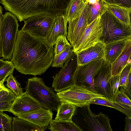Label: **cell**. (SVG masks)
Returning a JSON list of instances; mask_svg holds the SVG:
<instances>
[{"instance_id":"6da1fadb","label":"cell","mask_w":131,"mask_h":131,"mask_svg":"<svg viewBox=\"0 0 131 131\" xmlns=\"http://www.w3.org/2000/svg\"><path fill=\"white\" fill-rule=\"evenodd\" d=\"M54 56L53 47H49L45 40L28 31H18L10 59L17 71L41 75L50 67Z\"/></svg>"},{"instance_id":"7a4b0ae2","label":"cell","mask_w":131,"mask_h":131,"mask_svg":"<svg viewBox=\"0 0 131 131\" xmlns=\"http://www.w3.org/2000/svg\"><path fill=\"white\" fill-rule=\"evenodd\" d=\"M69 0H0L5 9L20 22L45 14H64Z\"/></svg>"},{"instance_id":"3957f363","label":"cell","mask_w":131,"mask_h":131,"mask_svg":"<svg viewBox=\"0 0 131 131\" xmlns=\"http://www.w3.org/2000/svg\"><path fill=\"white\" fill-rule=\"evenodd\" d=\"M25 92L44 108L57 111L60 101L52 88L45 85L42 78L34 76L27 79Z\"/></svg>"},{"instance_id":"277c9868","label":"cell","mask_w":131,"mask_h":131,"mask_svg":"<svg viewBox=\"0 0 131 131\" xmlns=\"http://www.w3.org/2000/svg\"><path fill=\"white\" fill-rule=\"evenodd\" d=\"M110 121L105 114L93 113L90 105L76 107L72 117V121L81 131H112Z\"/></svg>"},{"instance_id":"5b68a950","label":"cell","mask_w":131,"mask_h":131,"mask_svg":"<svg viewBox=\"0 0 131 131\" xmlns=\"http://www.w3.org/2000/svg\"><path fill=\"white\" fill-rule=\"evenodd\" d=\"M100 16L103 26L102 36L100 41L104 44L131 39V25L125 24L103 8Z\"/></svg>"},{"instance_id":"8992f818","label":"cell","mask_w":131,"mask_h":131,"mask_svg":"<svg viewBox=\"0 0 131 131\" xmlns=\"http://www.w3.org/2000/svg\"><path fill=\"white\" fill-rule=\"evenodd\" d=\"M19 24L16 17L9 12L3 15L2 21L1 41L2 57L10 60L12 57L18 31Z\"/></svg>"},{"instance_id":"52a82bcc","label":"cell","mask_w":131,"mask_h":131,"mask_svg":"<svg viewBox=\"0 0 131 131\" xmlns=\"http://www.w3.org/2000/svg\"><path fill=\"white\" fill-rule=\"evenodd\" d=\"M60 102L72 104L76 107L90 105V102L96 98H105L83 85H75L56 93Z\"/></svg>"},{"instance_id":"ba28073f","label":"cell","mask_w":131,"mask_h":131,"mask_svg":"<svg viewBox=\"0 0 131 131\" xmlns=\"http://www.w3.org/2000/svg\"><path fill=\"white\" fill-rule=\"evenodd\" d=\"M57 15L45 14L29 18L24 21V25L21 29L46 40L52 31Z\"/></svg>"},{"instance_id":"9c48e42d","label":"cell","mask_w":131,"mask_h":131,"mask_svg":"<svg viewBox=\"0 0 131 131\" xmlns=\"http://www.w3.org/2000/svg\"><path fill=\"white\" fill-rule=\"evenodd\" d=\"M78 66L76 54L66 61L60 71L52 77V88L54 91L59 92L74 85V77Z\"/></svg>"},{"instance_id":"30bf717a","label":"cell","mask_w":131,"mask_h":131,"mask_svg":"<svg viewBox=\"0 0 131 131\" xmlns=\"http://www.w3.org/2000/svg\"><path fill=\"white\" fill-rule=\"evenodd\" d=\"M112 76L111 64L104 59L101 67L94 76L93 82L97 93L106 99L114 101L109 83Z\"/></svg>"},{"instance_id":"8fae6325","label":"cell","mask_w":131,"mask_h":131,"mask_svg":"<svg viewBox=\"0 0 131 131\" xmlns=\"http://www.w3.org/2000/svg\"><path fill=\"white\" fill-rule=\"evenodd\" d=\"M88 3L87 0L85 1L77 17L68 22L67 37L74 51L76 48L88 25L86 17Z\"/></svg>"},{"instance_id":"7c38bea8","label":"cell","mask_w":131,"mask_h":131,"mask_svg":"<svg viewBox=\"0 0 131 131\" xmlns=\"http://www.w3.org/2000/svg\"><path fill=\"white\" fill-rule=\"evenodd\" d=\"M103 26L100 15L88 25L74 52L76 53L93 46L100 41Z\"/></svg>"},{"instance_id":"4fadbf2b","label":"cell","mask_w":131,"mask_h":131,"mask_svg":"<svg viewBox=\"0 0 131 131\" xmlns=\"http://www.w3.org/2000/svg\"><path fill=\"white\" fill-rule=\"evenodd\" d=\"M104 59L78 66L74 77V85H83L96 92L93 84V78L101 67Z\"/></svg>"},{"instance_id":"5bb4252c","label":"cell","mask_w":131,"mask_h":131,"mask_svg":"<svg viewBox=\"0 0 131 131\" xmlns=\"http://www.w3.org/2000/svg\"><path fill=\"white\" fill-rule=\"evenodd\" d=\"M41 107L43 108L25 92L20 96L17 97L15 100L9 112L17 116Z\"/></svg>"},{"instance_id":"9a60e30c","label":"cell","mask_w":131,"mask_h":131,"mask_svg":"<svg viewBox=\"0 0 131 131\" xmlns=\"http://www.w3.org/2000/svg\"><path fill=\"white\" fill-rule=\"evenodd\" d=\"M53 113L50 109L41 107L17 116L28 121L40 128L48 127L52 120Z\"/></svg>"},{"instance_id":"2e32d148","label":"cell","mask_w":131,"mask_h":131,"mask_svg":"<svg viewBox=\"0 0 131 131\" xmlns=\"http://www.w3.org/2000/svg\"><path fill=\"white\" fill-rule=\"evenodd\" d=\"M78 66L105 58L104 44L100 41L95 45L76 53Z\"/></svg>"},{"instance_id":"e0dca14e","label":"cell","mask_w":131,"mask_h":131,"mask_svg":"<svg viewBox=\"0 0 131 131\" xmlns=\"http://www.w3.org/2000/svg\"><path fill=\"white\" fill-rule=\"evenodd\" d=\"M68 22L63 13L57 15L52 31L46 40L47 44L50 47H53L59 36L62 35L67 37V25Z\"/></svg>"},{"instance_id":"ac0fdd59","label":"cell","mask_w":131,"mask_h":131,"mask_svg":"<svg viewBox=\"0 0 131 131\" xmlns=\"http://www.w3.org/2000/svg\"><path fill=\"white\" fill-rule=\"evenodd\" d=\"M131 39H128L122 52L111 64L112 76L120 74L127 64L131 63Z\"/></svg>"},{"instance_id":"d6986e66","label":"cell","mask_w":131,"mask_h":131,"mask_svg":"<svg viewBox=\"0 0 131 131\" xmlns=\"http://www.w3.org/2000/svg\"><path fill=\"white\" fill-rule=\"evenodd\" d=\"M103 9L111 13L125 24L131 25V8H127L117 4H110L104 2Z\"/></svg>"},{"instance_id":"ffe728a7","label":"cell","mask_w":131,"mask_h":131,"mask_svg":"<svg viewBox=\"0 0 131 131\" xmlns=\"http://www.w3.org/2000/svg\"><path fill=\"white\" fill-rule=\"evenodd\" d=\"M128 40H122L104 44V59L111 64L113 63L122 52Z\"/></svg>"},{"instance_id":"44dd1931","label":"cell","mask_w":131,"mask_h":131,"mask_svg":"<svg viewBox=\"0 0 131 131\" xmlns=\"http://www.w3.org/2000/svg\"><path fill=\"white\" fill-rule=\"evenodd\" d=\"M76 108L74 106L63 102H61L57 110L54 120L59 122L72 121Z\"/></svg>"},{"instance_id":"7402d4cb","label":"cell","mask_w":131,"mask_h":131,"mask_svg":"<svg viewBox=\"0 0 131 131\" xmlns=\"http://www.w3.org/2000/svg\"><path fill=\"white\" fill-rule=\"evenodd\" d=\"M47 128V127L40 128L28 121L17 116L13 118L12 131H44Z\"/></svg>"},{"instance_id":"603a6c76","label":"cell","mask_w":131,"mask_h":131,"mask_svg":"<svg viewBox=\"0 0 131 131\" xmlns=\"http://www.w3.org/2000/svg\"><path fill=\"white\" fill-rule=\"evenodd\" d=\"M90 104L100 105L114 108L125 115L131 117V108L121 104L112 101L105 98H98L94 99Z\"/></svg>"},{"instance_id":"cb8c5ba5","label":"cell","mask_w":131,"mask_h":131,"mask_svg":"<svg viewBox=\"0 0 131 131\" xmlns=\"http://www.w3.org/2000/svg\"><path fill=\"white\" fill-rule=\"evenodd\" d=\"M85 2L83 0H69L64 14L68 22L77 17Z\"/></svg>"},{"instance_id":"d4e9b609","label":"cell","mask_w":131,"mask_h":131,"mask_svg":"<svg viewBox=\"0 0 131 131\" xmlns=\"http://www.w3.org/2000/svg\"><path fill=\"white\" fill-rule=\"evenodd\" d=\"M48 126L51 131H81L73 121L59 122L52 119Z\"/></svg>"},{"instance_id":"484cf974","label":"cell","mask_w":131,"mask_h":131,"mask_svg":"<svg viewBox=\"0 0 131 131\" xmlns=\"http://www.w3.org/2000/svg\"><path fill=\"white\" fill-rule=\"evenodd\" d=\"M76 54L71 46L68 47L58 55L54 56L51 67L62 68L66 61Z\"/></svg>"},{"instance_id":"4316f807","label":"cell","mask_w":131,"mask_h":131,"mask_svg":"<svg viewBox=\"0 0 131 131\" xmlns=\"http://www.w3.org/2000/svg\"><path fill=\"white\" fill-rule=\"evenodd\" d=\"M103 3L101 0H99L94 5L90 4L88 3L86 17L88 25L100 15L102 11Z\"/></svg>"},{"instance_id":"83f0119b","label":"cell","mask_w":131,"mask_h":131,"mask_svg":"<svg viewBox=\"0 0 131 131\" xmlns=\"http://www.w3.org/2000/svg\"><path fill=\"white\" fill-rule=\"evenodd\" d=\"M5 81L7 82L6 86L13 91L17 97L20 96L24 93L20 84L14 77L13 73L6 78Z\"/></svg>"},{"instance_id":"f1b7e54d","label":"cell","mask_w":131,"mask_h":131,"mask_svg":"<svg viewBox=\"0 0 131 131\" xmlns=\"http://www.w3.org/2000/svg\"><path fill=\"white\" fill-rule=\"evenodd\" d=\"M66 36L61 35L58 37L53 48L54 56H56L71 46L67 39Z\"/></svg>"},{"instance_id":"f546056e","label":"cell","mask_w":131,"mask_h":131,"mask_svg":"<svg viewBox=\"0 0 131 131\" xmlns=\"http://www.w3.org/2000/svg\"><path fill=\"white\" fill-rule=\"evenodd\" d=\"M15 66L10 61L6 60L5 64L0 68V83L3 84L7 77L13 72Z\"/></svg>"},{"instance_id":"4dcf8cb0","label":"cell","mask_w":131,"mask_h":131,"mask_svg":"<svg viewBox=\"0 0 131 131\" xmlns=\"http://www.w3.org/2000/svg\"><path fill=\"white\" fill-rule=\"evenodd\" d=\"M114 101L131 108V99L122 86H121L120 90H119L114 95Z\"/></svg>"},{"instance_id":"1f68e13d","label":"cell","mask_w":131,"mask_h":131,"mask_svg":"<svg viewBox=\"0 0 131 131\" xmlns=\"http://www.w3.org/2000/svg\"><path fill=\"white\" fill-rule=\"evenodd\" d=\"M13 118L3 112H0V131H12Z\"/></svg>"},{"instance_id":"d6a6232c","label":"cell","mask_w":131,"mask_h":131,"mask_svg":"<svg viewBox=\"0 0 131 131\" xmlns=\"http://www.w3.org/2000/svg\"><path fill=\"white\" fill-rule=\"evenodd\" d=\"M17 97L10 89L0 91V103L13 102Z\"/></svg>"},{"instance_id":"836d02e7","label":"cell","mask_w":131,"mask_h":131,"mask_svg":"<svg viewBox=\"0 0 131 131\" xmlns=\"http://www.w3.org/2000/svg\"><path fill=\"white\" fill-rule=\"evenodd\" d=\"M131 72V63H128L122 70L119 74V86H124L127 77L129 73Z\"/></svg>"},{"instance_id":"e575fe53","label":"cell","mask_w":131,"mask_h":131,"mask_svg":"<svg viewBox=\"0 0 131 131\" xmlns=\"http://www.w3.org/2000/svg\"><path fill=\"white\" fill-rule=\"evenodd\" d=\"M119 74L112 76L110 81L111 91L114 96L119 91Z\"/></svg>"},{"instance_id":"d590c367","label":"cell","mask_w":131,"mask_h":131,"mask_svg":"<svg viewBox=\"0 0 131 131\" xmlns=\"http://www.w3.org/2000/svg\"><path fill=\"white\" fill-rule=\"evenodd\" d=\"M125 92L131 99V72L127 77L125 86L123 87Z\"/></svg>"},{"instance_id":"8d00e7d4","label":"cell","mask_w":131,"mask_h":131,"mask_svg":"<svg viewBox=\"0 0 131 131\" xmlns=\"http://www.w3.org/2000/svg\"><path fill=\"white\" fill-rule=\"evenodd\" d=\"M14 101L0 103V112L7 111L9 112L10 110Z\"/></svg>"},{"instance_id":"74e56055","label":"cell","mask_w":131,"mask_h":131,"mask_svg":"<svg viewBox=\"0 0 131 131\" xmlns=\"http://www.w3.org/2000/svg\"><path fill=\"white\" fill-rule=\"evenodd\" d=\"M114 0L116 4L127 8H131V0Z\"/></svg>"},{"instance_id":"f35d334b","label":"cell","mask_w":131,"mask_h":131,"mask_svg":"<svg viewBox=\"0 0 131 131\" xmlns=\"http://www.w3.org/2000/svg\"><path fill=\"white\" fill-rule=\"evenodd\" d=\"M131 117H126L125 118V131H131Z\"/></svg>"},{"instance_id":"ab89813d","label":"cell","mask_w":131,"mask_h":131,"mask_svg":"<svg viewBox=\"0 0 131 131\" xmlns=\"http://www.w3.org/2000/svg\"><path fill=\"white\" fill-rule=\"evenodd\" d=\"M3 11L2 7L0 5V57H2V50L1 41V30L2 21L3 16Z\"/></svg>"},{"instance_id":"60d3db41","label":"cell","mask_w":131,"mask_h":131,"mask_svg":"<svg viewBox=\"0 0 131 131\" xmlns=\"http://www.w3.org/2000/svg\"><path fill=\"white\" fill-rule=\"evenodd\" d=\"M104 2L108 4H116L114 0H101Z\"/></svg>"},{"instance_id":"b9f144b4","label":"cell","mask_w":131,"mask_h":131,"mask_svg":"<svg viewBox=\"0 0 131 131\" xmlns=\"http://www.w3.org/2000/svg\"><path fill=\"white\" fill-rule=\"evenodd\" d=\"M88 3L91 5H94L98 2L99 0H87Z\"/></svg>"},{"instance_id":"7bdbcfd3","label":"cell","mask_w":131,"mask_h":131,"mask_svg":"<svg viewBox=\"0 0 131 131\" xmlns=\"http://www.w3.org/2000/svg\"><path fill=\"white\" fill-rule=\"evenodd\" d=\"M6 62V60L5 61L3 59H0V68L3 66Z\"/></svg>"},{"instance_id":"ee69618b","label":"cell","mask_w":131,"mask_h":131,"mask_svg":"<svg viewBox=\"0 0 131 131\" xmlns=\"http://www.w3.org/2000/svg\"><path fill=\"white\" fill-rule=\"evenodd\" d=\"M8 88L6 87L3 84L0 83V91L8 89Z\"/></svg>"},{"instance_id":"f6af8a7d","label":"cell","mask_w":131,"mask_h":131,"mask_svg":"<svg viewBox=\"0 0 131 131\" xmlns=\"http://www.w3.org/2000/svg\"><path fill=\"white\" fill-rule=\"evenodd\" d=\"M86 0H83V1H84V2H85V1Z\"/></svg>"},{"instance_id":"bcb514c9","label":"cell","mask_w":131,"mask_h":131,"mask_svg":"<svg viewBox=\"0 0 131 131\" xmlns=\"http://www.w3.org/2000/svg\"></svg>"}]
</instances>
